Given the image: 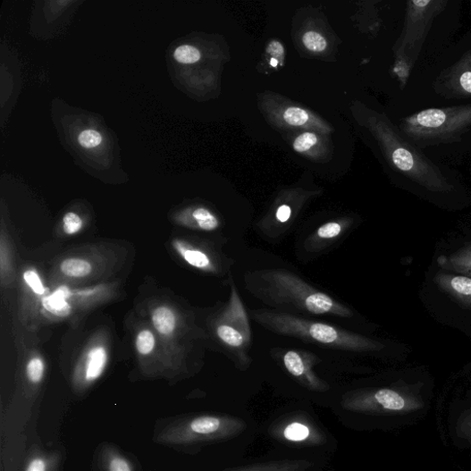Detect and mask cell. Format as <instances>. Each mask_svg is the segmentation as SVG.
<instances>
[{"label":"cell","mask_w":471,"mask_h":471,"mask_svg":"<svg viewBox=\"0 0 471 471\" xmlns=\"http://www.w3.org/2000/svg\"><path fill=\"white\" fill-rule=\"evenodd\" d=\"M27 286L38 295H44L46 289L43 286L39 274L34 270H28L23 274Z\"/></svg>","instance_id":"cell-26"},{"label":"cell","mask_w":471,"mask_h":471,"mask_svg":"<svg viewBox=\"0 0 471 471\" xmlns=\"http://www.w3.org/2000/svg\"><path fill=\"white\" fill-rule=\"evenodd\" d=\"M174 248L187 264L201 270L213 269L211 260L203 251L190 248L181 241H175Z\"/></svg>","instance_id":"cell-11"},{"label":"cell","mask_w":471,"mask_h":471,"mask_svg":"<svg viewBox=\"0 0 471 471\" xmlns=\"http://www.w3.org/2000/svg\"><path fill=\"white\" fill-rule=\"evenodd\" d=\"M319 143V137L315 133L306 132L299 135L293 143V148L298 153H305Z\"/></svg>","instance_id":"cell-21"},{"label":"cell","mask_w":471,"mask_h":471,"mask_svg":"<svg viewBox=\"0 0 471 471\" xmlns=\"http://www.w3.org/2000/svg\"><path fill=\"white\" fill-rule=\"evenodd\" d=\"M437 264L445 270L471 277V240L466 242L449 257H439Z\"/></svg>","instance_id":"cell-8"},{"label":"cell","mask_w":471,"mask_h":471,"mask_svg":"<svg viewBox=\"0 0 471 471\" xmlns=\"http://www.w3.org/2000/svg\"><path fill=\"white\" fill-rule=\"evenodd\" d=\"M216 334L219 339L232 349H240L249 341V338L241 332L224 324L217 326Z\"/></svg>","instance_id":"cell-13"},{"label":"cell","mask_w":471,"mask_h":471,"mask_svg":"<svg viewBox=\"0 0 471 471\" xmlns=\"http://www.w3.org/2000/svg\"><path fill=\"white\" fill-rule=\"evenodd\" d=\"M156 347L154 334L149 330L141 331L136 339V348L141 356H148Z\"/></svg>","instance_id":"cell-19"},{"label":"cell","mask_w":471,"mask_h":471,"mask_svg":"<svg viewBox=\"0 0 471 471\" xmlns=\"http://www.w3.org/2000/svg\"><path fill=\"white\" fill-rule=\"evenodd\" d=\"M152 322L155 329L164 336L171 335L176 328L175 314L168 307H156L152 314Z\"/></svg>","instance_id":"cell-12"},{"label":"cell","mask_w":471,"mask_h":471,"mask_svg":"<svg viewBox=\"0 0 471 471\" xmlns=\"http://www.w3.org/2000/svg\"><path fill=\"white\" fill-rule=\"evenodd\" d=\"M270 64L273 68H276L278 66V60L276 58H272Z\"/></svg>","instance_id":"cell-32"},{"label":"cell","mask_w":471,"mask_h":471,"mask_svg":"<svg viewBox=\"0 0 471 471\" xmlns=\"http://www.w3.org/2000/svg\"><path fill=\"white\" fill-rule=\"evenodd\" d=\"M457 431L458 435L471 445V407L459 416Z\"/></svg>","instance_id":"cell-24"},{"label":"cell","mask_w":471,"mask_h":471,"mask_svg":"<svg viewBox=\"0 0 471 471\" xmlns=\"http://www.w3.org/2000/svg\"><path fill=\"white\" fill-rule=\"evenodd\" d=\"M61 272L70 277H84L90 273V264L82 259L71 258L63 262L60 265Z\"/></svg>","instance_id":"cell-14"},{"label":"cell","mask_w":471,"mask_h":471,"mask_svg":"<svg viewBox=\"0 0 471 471\" xmlns=\"http://www.w3.org/2000/svg\"><path fill=\"white\" fill-rule=\"evenodd\" d=\"M103 142L102 135L93 130L81 132L79 136V143L84 148H94L100 146Z\"/></svg>","instance_id":"cell-25"},{"label":"cell","mask_w":471,"mask_h":471,"mask_svg":"<svg viewBox=\"0 0 471 471\" xmlns=\"http://www.w3.org/2000/svg\"><path fill=\"white\" fill-rule=\"evenodd\" d=\"M111 471H131V468L127 461L121 458H114L110 464Z\"/></svg>","instance_id":"cell-30"},{"label":"cell","mask_w":471,"mask_h":471,"mask_svg":"<svg viewBox=\"0 0 471 471\" xmlns=\"http://www.w3.org/2000/svg\"><path fill=\"white\" fill-rule=\"evenodd\" d=\"M433 281L442 292L462 307L471 310V277L439 272Z\"/></svg>","instance_id":"cell-7"},{"label":"cell","mask_w":471,"mask_h":471,"mask_svg":"<svg viewBox=\"0 0 471 471\" xmlns=\"http://www.w3.org/2000/svg\"><path fill=\"white\" fill-rule=\"evenodd\" d=\"M174 58L181 64L192 65L201 59V53L197 47L185 45L175 50Z\"/></svg>","instance_id":"cell-17"},{"label":"cell","mask_w":471,"mask_h":471,"mask_svg":"<svg viewBox=\"0 0 471 471\" xmlns=\"http://www.w3.org/2000/svg\"><path fill=\"white\" fill-rule=\"evenodd\" d=\"M248 289L260 299L272 305L290 307L316 315L350 318L353 312L330 296L314 290L303 280L284 271H262L254 273Z\"/></svg>","instance_id":"cell-1"},{"label":"cell","mask_w":471,"mask_h":471,"mask_svg":"<svg viewBox=\"0 0 471 471\" xmlns=\"http://www.w3.org/2000/svg\"><path fill=\"white\" fill-rule=\"evenodd\" d=\"M284 434L290 442H303L308 436L309 430L307 426L295 423L286 428Z\"/></svg>","instance_id":"cell-27"},{"label":"cell","mask_w":471,"mask_h":471,"mask_svg":"<svg viewBox=\"0 0 471 471\" xmlns=\"http://www.w3.org/2000/svg\"><path fill=\"white\" fill-rule=\"evenodd\" d=\"M46 466L43 459L38 458L30 462L27 471H46Z\"/></svg>","instance_id":"cell-31"},{"label":"cell","mask_w":471,"mask_h":471,"mask_svg":"<svg viewBox=\"0 0 471 471\" xmlns=\"http://www.w3.org/2000/svg\"><path fill=\"white\" fill-rule=\"evenodd\" d=\"M83 227L80 216L73 212L67 213L63 218V229L68 235L78 233Z\"/></svg>","instance_id":"cell-23"},{"label":"cell","mask_w":471,"mask_h":471,"mask_svg":"<svg viewBox=\"0 0 471 471\" xmlns=\"http://www.w3.org/2000/svg\"><path fill=\"white\" fill-rule=\"evenodd\" d=\"M291 214H292V210L290 206L287 205H282L279 206L276 211L277 221L281 223H286L290 221Z\"/></svg>","instance_id":"cell-29"},{"label":"cell","mask_w":471,"mask_h":471,"mask_svg":"<svg viewBox=\"0 0 471 471\" xmlns=\"http://www.w3.org/2000/svg\"><path fill=\"white\" fill-rule=\"evenodd\" d=\"M284 363L289 372L299 378L307 372V363L297 351H289L284 357Z\"/></svg>","instance_id":"cell-16"},{"label":"cell","mask_w":471,"mask_h":471,"mask_svg":"<svg viewBox=\"0 0 471 471\" xmlns=\"http://www.w3.org/2000/svg\"><path fill=\"white\" fill-rule=\"evenodd\" d=\"M45 373V363L40 357L31 358L27 365L28 379L33 383L42 381Z\"/></svg>","instance_id":"cell-22"},{"label":"cell","mask_w":471,"mask_h":471,"mask_svg":"<svg viewBox=\"0 0 471 471\" xmlns=\"http://www.w3.org/2000/svg\"><path fill=\"white\" fill-rule=\"evenodd\" d=\"M304 46L310 52L321 53L326 50L327 41L317 31L308 30L302 38Z\"/></svg>","instance_id":"cell-18"},{"label":"cell","mask_w":471,"mask_h":471,"mask_svg":"<svg viewBox=\"0 0 471 471\" xmlns=\"http://www.w3.org/2000/svg\"><path fill=\"white\" fill-rule=\"evenodd\" d=\"M375 132L393 169L430 192L453 191V185L442 169L403 139L390 122L383 120L376 122Z\"/></svg>","instance_id":"cell-3"},{"label":"cell","mask_w":471,"mask_h":471,"mask_svg":"<svg viewBox=\"0 0 471 471\" xmlns=\"http://www.w3.org/2000/svg\"><path fill=\"white\" fill-rule=\"evenodd\" d=\"M108 362V354L105 348L96 347L87 355L85 378L88 382H94L103 374Z\"/></svg>","instance_id":"cell-10"},{"label":"cell","mask_w":471,"mask_h":471,"mask_svg":"<svg viewBox=\"0 0 471 471\" xmlns=\"http://www.w3.org/2000/svg\"><path fill=\"white\" fill-rule=\"evenodd\" d=\"M341 232V226L336 223H330L321 227L317 234L321 239L330 240L336 238Z\"/></svg>","instance_id":"cell-28"},{"label":"cell","mask_w":471,"mask_h":471,"mask_svg":"<svg viewBox=\"0 0 471 471\" xmlns=\"http://www.w3.org/2000/svg\"><path fill=\"white\" fill-rule=\"evenodd\" d=\"M251 314L259 324L278 334L353 352H375L384 349V345L380 341L329 324L301 319L290 314L265 309L253 310Z\"/></svg>","instance_id":"cell-2"},{"label":"cell","mask_w":471,"mask_h":471,"mask_svg":"<svg viewBox=\"0 0 471 471\" xmlns=\"http://www.w3.org/2000/svg\"><path fill=\"white\" fill-rule=\"evenodd\" d=\"M400 128L420 147L457 142L471 128V105L424 110L406 117Z\"/></svg>","instance_id":"cell-4"},{"label":"cell","mask_w":471,"mask_h":471,"mask_svg":"<svg viewBox=\"0 0 471 471\" xmlns=\"http://www.w3.org/2000/svg\"><path fill=\"white\" fill-rule=\"evenodd\" d=\"M281 119L287 124L291 125V127L307 129L314 128L325 132L329 131L326 124L318 120L316 117H314L313 114L308 111L299 107L291 106L286 108L282 112Z\"/></svg>","instance_id":"cell-9"},{"label":"cell","mask_w":471,"mask_h":471,"mask_svg":"<svg viewBox=\"0 0 471 471\" xmlns=\"http://www.w3.org/2000/svg\"><path fill=\"white\" fill-rule=\"evenodd\" d=\"M219 426H221V421L215 417L198 418L191 424V429L201 434L212 433L217 431Z\"/></svg>","instance_id":"cell-20"},{"label":"cell","mask_w":471,"mask_h":471,"mask_svg":"<svg viewBox=\"0 0 471 471\" xmlns=\"http://www.w3.org/2000/svg\"><path fill=\"white\" fill-rule=\"evenodd\" d=\"M198 227L205 231H215L219 226L218 219L207 209L198 208L193 212Z\"/></svg>","instance_id":"cell-15"},{"label":"cell","mask_w":471,"mask_h":471,"mask_svg":"<svg viewBox=\"0 0 471 471\" xmlns=\"http://www.w3.org/2000/svg\"><path fill=\"white\" fill-rule=\"evenodd\" d=\"M437 87L450 98L471 97V50L438 78Z\"/></svg>","instance_id":"cell-6"},{"label":"cell","mask_w":471,"mask_h":471,"mask_svg":"<svg viewBox=\"0 0 471 471\" xmlns=\"http://www.w3.org/2000/svg\"><path fill=\"white\" fill-rule=\"evenodd\" d=\"M446 0H412L407 4L406 19L397 45L395 72L403 86L418 60L434 19L445 10Z\"/></svg>","instance_id":"cell-5"}]
</instances>
